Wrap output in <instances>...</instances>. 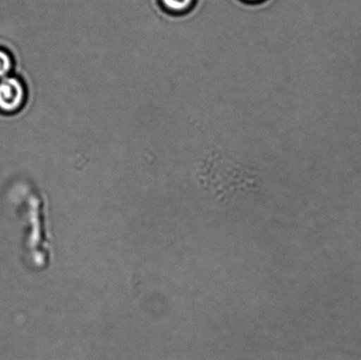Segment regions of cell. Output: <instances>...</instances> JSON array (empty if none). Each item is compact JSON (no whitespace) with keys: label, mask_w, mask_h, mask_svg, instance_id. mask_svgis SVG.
Here are the masks:
<instances>
[{"label":"cell","mask_w":361,"mask_h":360,"mask_svg":"<svg viewBox=\"0 0 361 360\" xmlns=\"http://www.w3.org/2000/svg\"><path fill=\"white\" fill-rule=\"evenodd\" d=\"M194 0H161L162 5L173 13H183L192 5Z\"/></svg>","instance_id":"2"},{"label":"cell","mask_w":361,"mask_h":360,"mask_svg":"<svg viewBox=\"0 0 361 360\" xmlns=\"http://www.w3.org/2000/svg\"><path fill=\"white\" fill-rule=\"evenodd\" d=\"M249 1H257V0H249Z\"/></svg>","instance_id":"4"},{"label":"cell","mask_w":361,"mask_h":360,"mask_svg":"<svg viewBox=\"0 0 361 360\" xmlns=\"http://www.w3.org/2000/svg\"><path fill=\"white\" fill-rule=\"evenodd\" d=\"M13 67V60L9 53L0 49V80L8 76Z\"/></svg>","instance_id":"3"},{"label":"cell","mask_w":361,"mask_h":360,"mask_svg":"<svg viewBox=\"0 0 361 360\" xmlns=\"http://www.w3.org/2000/svg\"><path fill=\"white\" fill-rule=\"evenodd\" d=\"M25 92L16 77L7 76L0 80V113L12 114L23 104Z\"/></svg>","instance_id":"1"}]
</instances>
